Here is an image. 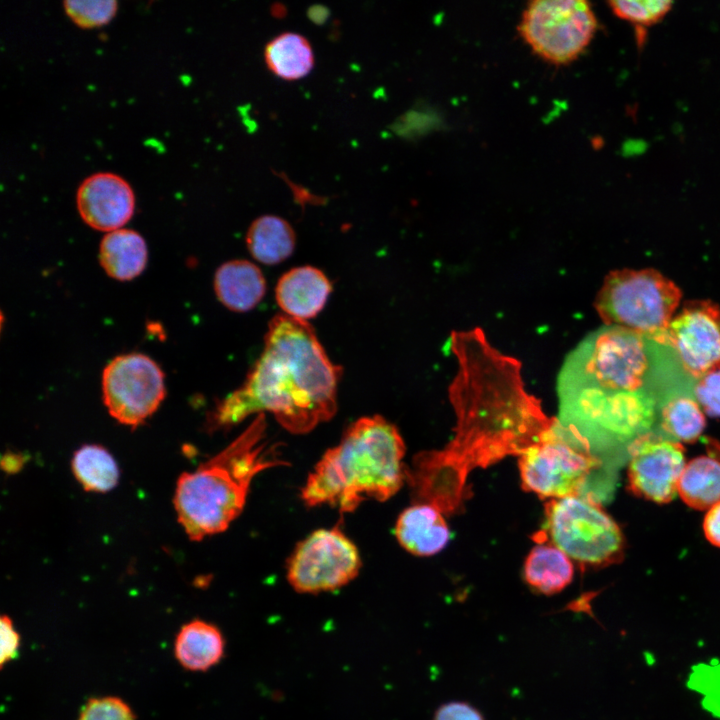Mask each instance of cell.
I'll return each instance as SVG.
<instances>
[{"mask_svg":"<svg viewBox=\"0 0 720 720\" xmlns=\"http://www.w3.org/2000/svg\"><path fill=\"white\" fill-rule=\"evenodd\" d=\"M691 379L667 345L606 325L564 361L557 380V420L601 459L644 435L666 400L691 389Z\"/></svg>","mask_w":720,"mask_h":720,"instance_id":"cell-1","label":"cell"},{"mask_svg":"<svg viewBox=\"0 0 720 720\" xmlns=\"http://www.w3.org/2000/svg\"><path fill=\"white\" fill-rule=\"evenodd\" d=\"M264 342L244 383L210 413L211 430L270 412L289 432L304 434L334 416L342 369L330 361L313 327L277 315L269 323Z\"/></svg>","mask_w":720,"mask_h":720,"instance_id":"cell-2","label":"cell"},{"mask_svg":"<svg viewBox=\"0 0 720 720\" xmlns=\"http://www.w3.org/2000/svg\"><path fill=\"white\" fill-rule=\"evenodd\" d=\"M405 444L381 416L362 417L328 449L307 478L301 498L307 506L327 504L353 512L366 500L386 501L407 478Z\"/></svg>","mask_w":720,"mask_h":720,"instance_id":"cell-3","label":"cell"},{"mask_svg":"<svg viewBox=\"0 0 720 720\" xmlns=\"http://www.w3.org/2000/svg\"><path fill=\"white\" fill-rule=\"evenodd\" d=\"M266 427L265 415L258 414L226 448L178 478L174 506L191 540L226 530L242 512L254 477L287 464L268 444Z\"/></svg>","mask_w":720,"mask_h":720,"instance_id":"cell-4","label":"cell"},{"mask_svg":"<svg viewBox=\"0 0 720 720\" xmlns=\"http://www.w3.org/2000/svg\"><path fill=\"white\" fill-rule=\"evenodd\" d=\"M522 487L552 499L578 496L598 503L606 487L600 480L602 459L576 442L558 420L519 458Z\"/></svg>","mask_w":720,"mask_h":720,"instance_id":"cell-5","label":"cell"},{"mask_svg":"<svg viewBox=\"0 0 720 720\" xmlns=\"http://www.w3.org/2000/svg\"><path fill=\"white\" fill-rule=\"evenodd\" d=\"M681 299L679 287L654 269L610 272L595 307L607 326L621 327L663 343Z\"/></svg>","mask_w":720,"mask_h":720,"instance_id":"cell-6","label":"cell"},{"mask_svg":"<svg viewBox=\"0 0 720 720\" xmlns=\"http://www.w3.org/2000/svg\"><path fill=\"white\" fill-rule=\"evenodd\" d=\"M545 536L583 567L600 568L622 560L625 540L618 524L599 503L578 496L551 499L545 506Z\"/></svg>","mask_w":720,"mask_h":720,"instance_id":"cell-7","label":"cell"},{"mask_svg":"<svg viewBox=\"0 0 720 720\" xmlns=\"http://www.w3.org/2000/svg\"><path fill=\"white\" fill-rule=\"evenodd\" d=\"M597 29L586 1L534 0L518 25L522 40L540 58L554 65L574 61L590 44Z\"/></svg>","mask_w":720,"mask_h":720,"instance_id":"cell-8","label":"cell"},{"mask_svg":"<svg viewBox=\"0 0 720 720\" xmlns=\"http://www.w3.org/2000/svg\"><path fill=\"white\" fill-rule=\"evenodd\" d=\"M360 568L357 547L339 528L318 529L297 544L288 560L287 579L295 591L314 594L343 587Z\"/></svg>","mask_w":720,"mask_h":720,"instance_id":"cell-9","label":"cell"},{"mask_svg":"<svg viewBox=\"0 0 720 720\" xmlns=\"http://www.w3.org/2000/svg\"><path fill=\"white\" fill-rule=\"evenodd\" d=\"M102 393L109 414L121 424L135 428L164 400V373L147 355H119L103 370Z\"/></svg>","mask_w":720,"mask_h":720,"instance_id":"cell-10","label":"cell"},{"mask_svg":"<svg viewBox=\"0 0 720 720\" xmlns=\"http://www.w3.org/2000/svg\"><path fill=\"white\" fill-rule=\"evenodd\" d=\"M684 372L698 379L720 366V307L711 300L687 302L663 337Z\"/></svg>","mask_w":720,"mask_h":720,"instance_id":"cell-11","label":"cell"},{"mask_svg":"<svg viewBox=\"0 0 720 720\" xmlns=\"http://www.w3.org/2000/svg\"><path fill=\"white\" fill-rule=\"evenodd\" d=\"M629 453L627 476L631 493L658 504L673 500L685 467L682 445L646 433L630 445Z\"/></svg>","mask_w":720,"mask_h":720,"instance_id":"cell-12","label":"cell"},{"mask_svg":"<svg viewBox=\"0 0 720 720\" xmlns=\"http://www.w3.org/2000/svg\"><path fill=\"white\" fill-rule=\"evenodd\" d=\"M76 206L82 220L99 231H115L126 224L135 210V194L120 175L97 172L78 186Z\"/></svg>","mask_w":720,"mask_h":720,"instance_id":"cell-13","label":"cell"},{"mask_svg":"<svg viewBox=\"0 0 720 720\" xmlns=\"http://www.w3.org/2000/svg\"><path fill=\"white\" fill-rule=\"evenodd\" d=\"M332 286L325 274L311 266L289 270L278 281L276 301L285 315L305 321L325 306Z\"/></svg>","mask_w":720,"mask_h":720,"instance_id":"cell-14","label":"cell"},{"mask_svg":"<svg viewBox=\"0 0 720 720\" xmlns=\"http://www.w3.org/2000/svg\"><path fill=\"white\" fill-rule=\"evenodd\" d=\"M395 536L408 552L431 556L447 545L450 531L440 509L423 502L402 511L395 525Z\"/></svg>","mask_w":720,"mask_h":720,"instance_id":"cell-15","label":"cell"},{"mask_svg":"<svg viewBox=\"0 0 720 720\" xmlns=\"http://www.w3.org/2000/svg\"><path fill=\"white\" fill-rule=\"evenodd\" d=\"M214 289L220 302L228 309L246 312L264 297L266 281L255 264L247 260H232L217 269Z\"/></svg>","mask_w":720,"mask_h":720,"instance_id":"cell-16","label":"cell"},{"mask_svg":"<svg viewBox=\"0 0 720 720\" xmlns=\"http://www.w3.org/2000/svg\"><path fill=\"white\" fill-rule=\"evenodd\" d=\"M178 662L191 671H206L223 657L225 640L217 626L193 620L181 627L174 646Z\"/></svg>","mask_w":720,"mask_h":720,"instance_id":"cell-17","label":"cell"},{"mask_svg":"<svg viewBox=\"0 0 720 720\" xmlns=\"http://www.w3.org/2000/svg\"><path fill=\"white\" fill-rule=\"evenodd\" d=\"M148 259L144 238L131 229L108 232L99 247V261L112 278L127 281L136 278L146 267Z\"/></svg>","mask_w":720,"mask_h":720,"instance_id":"cell-18","label":"cell"},{"mask_svg":"<svg viewBox=\"0 0 720 720\" xmlns=\"http://www.w3.org/2000/svg\"><path fill=\"white\" fill-rule=\"evenodd\" d=\"M523 575L527 584L537 592L551 595L571 583L574 567L571 559L558 547L540 542L526 557Z\"/></svg>","mask_w":720,"mask_h":720,"instance_id":"cell-19","label":"cell"},{"mask_svg":"<svg viewBox=\"0 0 720 720\" xmlns=\"http://www.w3.org/2000/svg\"><path fill=\"white\" fill-rule=\"evenodd\" d=\"M295 242L291 225L275 215H264L255 219L246 236L251 255L267 265L278 264L287 259L294 251Z\"/></svg>","mask_w":720,"mask_h":720,"instance_id":"cell-20","label":"cell"},{"mask_svg":"<svg viewBox=\"0 0 720 720\" xmlns=\"http://www.w3.org/2000/svg\"><path fill=\"white\" fill-rule=\"evenodd\" d=\"M678 494L689 507L710 509L720 502V460L701 455L690 460L681 473Z\"/></svg>","mask_w":720,"mask_h":720,"instance_id":"cell-21","label":"cell"},{"mask_svg":"<svg viewBox=\"0 0 720 720\" xmlns=\"http://www.w3.org/2000/svg\"><path fill=\"white\" fill-rule=\"evenodd\" d=\"M264 60L273 74L291 81L305 77L312 70L314 54L304 36L285 32L266 44Z\"/></svg>","mask_w":720,"mask_h":720,"instance_id":"cell-22","label":"cell"},{"mask_svg":"<svg viewBox=\"0 0 720 720\" xmlns=\"http://www.w3.org/2000/svg\"><path fill=\"white\" fill-rule=\"evenodd\" d=\"M72 471L86 491L107 492L119 480V468L112 454L97 444H87L75 451Z\"/></svg>","mask_w":720,"mask_h":720,"instance_id":"cell-23","label":"cell"},{"mask_svg":"<svg viewBox=\"0 0 720 720\" xmlns=\"http://www.w3.org/2000/svg\"><path fill=\"white\" fill-rule=\"evenodd\" d=\"M660 421L664 432L686 443L697 441L706 426L703 410L688 393L666 400L660 409Z\"/></svg>","mask_w":720,"mask_h":720,"instance_id":"cell-24","label":"cell"},{"mask_svg":"<svg viewBox=\"0 0 720 720\" xmlns=\"http://www.w3.org/2000/svg\"><path fill=\"white\" fill-rule=\"evenodd\" d=\"M63 7L68 18L80 28H94L107 24L116 14L115 0H66Z\"/></svg>","mask_w":720,"mask_h":720,"instance_id":"cell-25","label":"cell"},{"mask_svg":"<svg viewBox=\"0 0 720 720\" xmlns=\"http://www.w3.org/2000/svg\"><path fill=\"white\" fill-rule=\"evenodd\" d=\"M613 13L639 25H650L664 17L672 3L664 0H617L609 2Z\"/></svg>","mask_w":720,"mask_h":720,"instance_id":"cell-26","label":"cell"},{"mask_svg":"<svg viewBox=\"0 0 720 720\" xmlns=\"http://www.w3.org/2000/svg\"><path fill=\"white\" fill-rule=\"evenodd\" d=\"M78 720H136L131 708L117 697L91 698L82 708Z\"/></svg>","mask_w":720,"mask_h":720,"instance_id":"cell-27","label":"cell"},{"mask_svg":"<svg viewBox=\"0 0 720 720\" xmlns=\"http://www.w3.org/2000/svg\"><path fill=\"white\" fill-rule=\"evenodd\" d=\"M693 392L705 414L720 417V366L698 378Z\"/></svg>","mask_w":720,"mask_h":720,"instance_id":"cell-28","label":"cell"},{"mask_svg":"<svg viewBox=\"0 0 720 720\" xmlns=\"http://www.w3.org/2000/svg\"><path fill=\"white\" fill-rule=\"evenodd\" d=\"M0 630V664L1 667H3L6 662L16 657L20 645V637L18 632L14 629L12 620L7 615H2L1 617Z\"/></svg>","mask_w":720,"mask_h":720,"instance_id":"cell-29","label":"cell"},{"mask_svg":"<svg viewBox=\"0 0 720 720\" xmlns=\"http://www.w3.org/2000/svg\"><path fill=\"white\" fill-rule=\"evenodd\" d=\"M433 720H484L482 714L465 702H449L440 706Z\"/></svg>","mask_w":720,"mask_h":720,"instance_id":"cell-30","label":"cell"},{"mask_svg":"<svg viewBox=\"0 0 720 720\" xmlns=\"http://www.w3.org/2000/svg\"><path fill=\"white\" fill-rule=\"evenodd\" d=\"M703 532L712 545L720 547V502L708 509L703 520Z\"/></svg>","mask_w":720,"mask_h":720,"instance_id":"cell-31","label":"cell"},{"mask_svg":"<svg viewBox=\"0 0 720 720\" xmlns=\"http://www.w3.org/2000/svg\"><path fill=\"white\" fill-rule=\"evenodd\" d=\"M24 463L23 457L16 454H8L2 460V467L8 472L18 471Z\"/></svg>","mask_w":720,"mask_h":720,"instance_id":"cell-32","label":"cell"}]
</instances>
